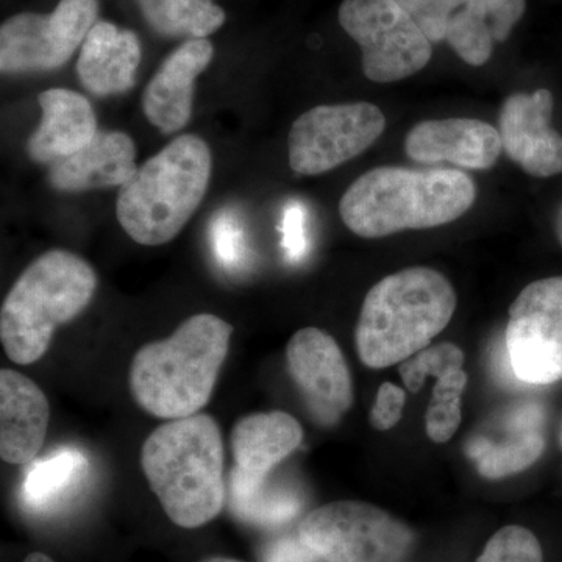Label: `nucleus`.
<instances>
[{
    "instance_id": "nucleus-32",
    "label": "nucleus",
    "mask_w": 562,
    "mask_h": 562,
    "mask_svg": "<svg viewBox=\"0 0 562 562\" xmlns=\"http://www.w3.org/2000/svg\"><path fill=\"white\" fill-rule=\"evenodd\" d=\"M403 10L413 18V21L419 25L422 32L432 43L446 40L447 27H449V16L436 13L424 0H397Z\"/></svg>"
},
{
    "instance_id": "nucleus-33",
    "label": "nucleus",
    "mask_w": 562,
    "mask_h": 562,
    "mask_svg": "<svg viewBox=\"0 0 562 562\" xmlns=\"http://www.w3.org/2000/svg\"><path fill=\"white\" fill-rule=\"evenodd\" d=\"M265 562H322L301 536H284L269 543Z\"/></svg>"
},
{
    "instance_id": "nucleus-22",
    "label": "nucleus",
    "mask_w": 562,
    "mask_h": 562,
    "mask_svg": "<svg viewBox=\"0 0 562 562\" xmlns=\"http://www.w3.org/2000/svg\"><path fill=\"white\" fill-rule=\"evenodd\" d=\"M301 424L283 412L255 413L233 427L231 443L235 469L247 479L265 482L281 461L297 450Z\"/></svg>"
},
{
    "instance_id": "nucleus-23",
    "label": "nucleus",
    "mask_w": 562,
    "mask_h": 562,
    "mask_svg": "<svg viewBox=\"0 0 562 562\" xmlns=\"http://www.w3.org/2000/svg\"><path fill=\"white\" fill-rule=\"evenodd\" d=\"M138 5L150 27L169 38L205 40L225 22L213 0H138Z\"/></svg>"
},
{
    "instance_id": "nucleus-9",
    "label": "nucleus",
    "mask_w": 562,
    "mask_h": 562,
    "mask_svg": "<svg viewBox=\"0 0 562 562\" xmlns=\"http://www.w3.org/2000/svg\"><path fill=\"white\" fill-rule=\"evenodd\" d=\"M505 353L517 382L562 380V276L532 281L509 308Z\"/></svg>"
},
{
    "instance_id": "nucleus-31",
    "label": "nucleus",
    "mask_w": 562,
    "mask_h": 562,
    "mask_svg": "<svg viewBox=\"0 0 562 562\" xmlns=\"http://www.w3.org/2000/svg\"><path fill=\"white\" fill-rule=\"evenodd\" d=\"M406 394L402 387L383 383L376 394L371 412V424L375 430L386 431L401 422L405 408Z\"/></svg>"
},
{
    "instance_id": "nucleus-11",
    "label": "nucleus",
    "mask_w": 562,
    "mask_h": 562,
    "mask_svg": "<svg viewBox=\"0 0 562 562\" xmlns=\"http://www.w3.org/2000/svg\"><path fill=\"white\" fill-rule=\"evenodd\" d=\"M98 0H60L49 14L21 13L0 29L3 74L60 68L98 22Z\"/></svg>"
},
{
    "instance_id": "nucleus-34",
    "label": "nucleus",
    "mask_w": 562,
    "mask_h": 562,
    "mask_svg": "<svg viewBox=\"0 0 562 562\" xmlns=\"http://www.w3.org/2000/svg\"><path fill=\"white\" fill-rule=\"evenodd\" d=\"M424 2L436 13L452 18V14L457 13L458 9H462L468 0H424Z\"/></svg>"
},
{
    "instance_id": "nucleus-18",
    "label": "nucleus",
    "mask_w": 562,
    "mask_h": 562,
    "mask_svg": "<svg viewBox=\"0 0 562 562\" xmlns=\"http://www.w3.org/2000/svg\"><path fill=\"white\" fill-rule=\"evenodd\" d=\"M50 406L46 394L24 373L0 372V457L9 464H29L46 441Z\"/></svg>"
},
{
    "instance_id": "nucleus-28",
    "label": "nucleus",
    "mask_w": 562,
    "mask_h": 562,
    "mask_svg": "<svg viewBox=\"0 0 562 562\" xmlns=\"http://www.w3.org/2000/svg\"><path fill=\"white\" fill-rule=\"evenodd\" d=\"M211 246H213L216 260L228 271L241 269L247 261L246 233L241 222L232 211H222L214 216L210 227Z\"/></svg>"
},
{
    "instance_id": "nucleus-4",
    "label": "nucleus",
    "mask_w": 562,
    "mask_h": 562,
    "mask_svg": "<svg viewBox=\"0 0 562 562\" xmlns=\"http://www.w3.org/2000/svg\"><path fill=\"white\" fill-rule=\"evenodd\" d=\"M457 294L435 269H403L373 284L355 331L358 355L368 368L384 369L427 349L452 321Z\"/></svg>"
},
{
    "instance_id": "nucleus-38",
    "label": "nucleus",
    "mask_w": 562,
    "mask_h": 562,
    "mask_svg": "<svg viewBox=\"0 0 562 562\" xmlns=\"http://www.w3.org/2000/svg\"><path fill=\"white\" fill-rule=\"evenodd\" d=\"M560 442H561V447H562V427H561V432H560Z\"/></svg>"
},
{
    "instance_id": "nucleus-24",
    "label": "nucleus",
    "mask_w": 562,
    "mask_h": 562,
    "mask_svg": "<svg viewBox=\"0 0 562 562\" xmlns=\"http://www.w3.org/2000/svg\"><path fill=\"white\" fill-rule=\"evenodd\" d=\"M87 469V458L76 449H61L35 461L22 483V501L40 512L52 508L79 486Z\"/></svg>"
},
{
    "instance_id": "nucleus-21",
    "label": "nucleus",
    "mask_w": 562,
    "mask_h": 562,
    "mask_svg": "<svg viewBox=\"0 0 562 562\" xmlns=\"http://www.w3.org/2000/svg\"><path fill=\"white\" fill-rule=\"evenodd\" d=\"M139 63L138 36L111 22L98 21L81 44L77 74L88 91L105 98L131 90Z\"/></svg>"
},
{
    "instance_id": "nucleus-6",
    "label": "nucleus",
    "mask_w": 562,
    "mask_h": 562,
    "mask_svg": "<svg viewBox=\"0 0 562 562\" xmlns=\"http://www.w3.org/2000/svg\"><path fill=\"white\" fill-rule=\"evenodd\" d=\"M211 168L205 140L177 136L121 187L116 202L121 227L140 246L172 241L205 198Z\"/></svg>"
},
{
    "instance_id": "nucleus-8",
    "label": "nucleus",
    "mask_w": 562,
    "mask_h": 562,
    "mask_svg": "<svg viewBox=\"0 0 562 562\" xmlns=\"http://www.w3.org/2000/svg\"><path fill=\"white\" fill-rule=\"evenodd\" d=\"M339 24L362 50L369 80L408 79L431 60V41L397 0H344Z\"/></svg>"
},
{
    "instance_id": "nucleus-7",
    "label": "nucleus",
    "mask_w": 562,
    "mask_h": 562,
    "mask_svg": "<svg viewBox=\"0 0 562 562\" xmlns=\"http://www.w3.org/2000/svg\"><path fill=\"white\" fill-rule=\"evenodd\" d=\"M299 536L322 562H402L413 531L391 514L362 502H333L310 513Z\"/></svg>"
},
{
    "instance_id": "nucleus-15",
    "label": "nucleus",
    "mask_w": 562,
    "mask_h": 562,
    "mask_svg": "<svg viewBox=\"0 0 562 562\" xmlns=\"http://www.w3.org/2000/svg\"><path fill=\"white\" fill-rule=\"evenodd\" d=\"M209 40H188L157 70L143 94V110L154 127L172 135L191 120L195 80L213 60Z\"/></svg>"
},
{
    "instance_id": "nucleus-27",
    "label": "nucleus",
    "mask_w": 562,
    "mask_h": 562,
    "mask_svg": "<svg viewBox=\"0 0 562 562\" xmlns=\"http://www.w3.org/2000/svg\"><path fill=\"white\" fill-rule=\"evenodd\" d=\"M476 562H543L542 547L527 528L508 525L492 536Z\"/></svg>"
},
{
    "instance_id": "nucleus-19",
    "label": "nucleus",
    "mask_w": 562,
    "mask_h": 562,
    "mask_svg": "<svg viewBox=\"0 0 562 562\" xmlns=\"http://www.w3.org/2000/svg\"><path fill=\"white\" fill-rule=\"evenodd\" d=\"M41 122L29 138L33 161L55 165L83 149L98 135V120L90 101L79 92L54 88L38 98Z\"/></svg>"
},
{
    "instance_id": "nucleus-3",
    "label": "nucleus",
    "mask_w": 562,
    "mask_h": 562,
    "mask_svg": "<svg viewBox=\"0 0 562 562\" xmlns=\"http://www.w3.org/2000/svg\"><path fill=\"white\" fill-rule=\"evenodd\" d=\"M140 469L166 516L181 528H199L220 516L225 502L224 443L209 414L169 420L150 432Z\"/></svg>"
},
{
    "instance_id": "nucleus-37",
    "label": "nucleus",
    "mask_w": 562,
    "mask_h": 562,
    "mask_svg": "<svg viewBox=\"0 0 562 562\" xmlns=\"http://www.w3.org/2000/svg\"><path fill=\"white\" fill-rule=\"evenodd\" d=\"M201 562H243V561L232 560V558L213 557V558H206V560H203Z\"/></svg>"
},
{
    "instance_id": "nucleus-20",
    "label": "nucleus",
    "mask_w": 562,
    "mask_h": 562,
    "mask_svg": "<svg viewBox=\"0 0 562 562\" xmlns=\"http://www.w3.org/2000/svg\"><path fill=\"white\" fill-rule=\"evenodd\" d=\"M136 168V147L122 132H99L88 146L50 166L47 180L61 192L124 187Z\"/></svg>"
},
{
    "instance_id": "nucleus-26",
    "label": "nucleus",
    "mask_w": 562,
    "mask_h": 562,
    "mask_svg": "<svg viewBox=\"0 0 562 562\" xmlns=\"http://www.w3.org/2000/svg\"><path fill=\"white\" fill-rule=\"evenodd\" d=\"M446 40L462 60L471 66L486 65L495 41L490 27L465 7L450 18Z\"/></svg>"
},
{
    "instance_id": "nucleus-2",
    "label": "nucleus",
    "mask_w": 562,
    "mask_h": 562,
    "mask_svg": "<svg viewBox=\"0 0 562 562\" xmlns=\"http://www.w3.org/2000/svg\"><path fill=\"white\" fill-rule=\"evenodd\" d=\"M233 327L210 313L181 322L169 338L146 344L131 364V392L157 419L194 416L209 405L231 349Z\"/></svg>"
},
{
    "instance_id": "nucleus-16",
    "label": "nucleus",
    "mask_w": 562,
    "mask_h": 562,
    "mask_svg": "<svg viewBox=\"0 0 562 562\" xmlns=\"http://www.w3.org/2000/svg\"><path fill=\"white\" fill-rule=\"evenodd\" d=\"M405 150L422 165L453 162L465 169H491L501 157V133L476 120L425 121L409 131Z\"/></svg>"
},
{
    "instance_id": "nucleus-25",
    "label": "nucleus",
    "mask_w": 562,
    "mask_h": 562,
    "mask_svg": "<svg viewBox=\"0 0 562 562\" xmlns=\"http://www.w3.org/2000/svg\"><path fill=\"white\" fill-rule=\"evenodd\" d=\"M269 480V479H268ZM255 482L233 469L231 476L232 508L236 516L258 525L288 522L301 512V498L290 487Z\"/></svg>"
},
{
    "instance_id": "nucleus-10",
    "label": "nucleus",
    "mask_w": 562,
    "mask_h": 562,
    "mask_svg": "<svg viewBox=\"0 0 562 562\" xmlns=\"http://www.w3.org/2000/svg\"><path fill=\"white\" fill-rule=\"evenodd\" d=\"M386 117L369 102L321 105L303 113L290 132V165L301 176H321L369 149Z\"/></svg>"
},
{
    "instance_id": "nucleus-14",
    "label": "nucleus",
    "mask_w": 562,
    "mask_h": 562,
    "mask_svg": "<svg viewBox=\"0 0 562 562\" xmlns=\"http://www.w3.org/2000/svg\"><path fill=\"white\" fill-rule=\"evenodd\" d=\"M462 368L464 353L452 342L427 347L401 364L403 383L413 394L424 386L427 376L438 380L425 416L427 435L432 442H449L460 428L461 395L468 384V373Z\"/></svg>"
},
{
    "instance_id": "nucleus-17",
    "label": "nucleus",
    "mask_w": 562,
    "mask_h": 562,
    "mask_svg": "<svg viewBox=\"0 0 562 562\" xmlns=\"http://www.w3.org/2000/svg\"><path fill=\"white\" fill-rule=\"evenodd\" d=\"M546 422L541 403H522L508 414L495 435H480L469 441L465 453L484 479L502 480L516 475L542 457Z\"/></svg>"
},
{
    "instance_id": "nucleus-30",
    "label": "nucleus",
    "mask_w": 562,
    "mask_h": 562,
    "mask_svg": "<svg viewBox=\"0 0 562 562\" xmlns=\"http://www.w3.org/2000/svg\"><path fill=\"white\" fill-rule=\"evenodd\" d=\"M281 247L291 262L305 260L308 254V213L301 202L292 201L284 206L281 217Z\"/></svg>"
},
{
    "instance_id": "nucleus-1",
    "label": "nucleus",
    "mask_w": 562,
    "mask_h": 562,
    "mask_svg": "<svg viewBox=\"0 0 562 562\" xmlns=\"http://www.w3.org/2000/svg\"><path fill=\"white\" fill-rule=\"evenodd\" d=\"M475 198V183L458 169L382 166L350 184L339 214L355 235L376 239L450 224L472 209Z\"/></svg>"
},
{
    "instance_id": "nucleus-12",
    "label": "nucleus",
    "mask_w": 562,
    "mask_h": 562,
    "mask_svg": "<svg viewBox=\"0 0 562 562\" xmlns=\"http://www.w3.org/2000/svg\"><path fill=\"white\" fill-rule=\"evenodd\" d=\"M286 366L314 419L338 424L353 403V383L335 338L316 327L302 328L288 342Z\"/></svg>"
},
{
    "instance_id": "nucleus-29",
    "label": "nucleus",
    "mask_w": 562,
    "mask_h": 562,
    "mask_svg": "<svg viewBox=\"0 0 562 562\" xmlns=\"http://www.w3.org/2000/svg\"><path fill=\"white\" fill-rule=\"evenodd\" d=\"M464 7L490 27L495 41L503 43L522 20L527 0H468Z\"/></svg>"
},
{
    "instance_id": "nucleus-13",
    "label": "nucleus",
    "mask_w": 562,
    "mask_h": 562,
    "mask_svg": "<svg viewBox=\"0 0 562 562\" xmlns=\"http://www.w3.org/2000/svg\"><path fill=\"white\" fill-rule=\"evenodd\" d=\"M553 103L546 88L519 92L506 99L498 120L503 150L538 179L562 172V136L552 127Z\"/></svg>"
},
{
    "instance_id": "nucleus-5",
    "label": "nucleus",
    "mask_w": 562,
    "mask_h": 562,
    "mask_svg": "<svg viewBox=\"0 0 562 562\" xmlns=\"http://www.w3.org/2000/svg\"><path fill=\"white\" fill-rule=\"evenodd\" d=\"M98 276L72 251L54 249L31 262L0 310V341L7 357L27 366L49 350L54 331L90 305Z\"/></svg>"
},
{
    "instance_id": "nucleus-36",
    "label": "nucleus",
    "mask_w": 562,
    "mask_h": 562,
    "mask_svg": "<svg viewBox=\"0 0 562 562\" xmlns=\"http://www.w3.org/2000/svg\"><path fill=\"white\" fill-rule=\"evenodd\" d=\"M554 231H557L558 241H560L561 246H562V206H561V210L558 211L557 224H554Z\"/></svg>"
},
{
    "instance_id": "nucleus-35",
    "label": "nucleus",
    "mask_w": 562,
    "mask_h": 562,
    "mask_svg": "<svg viewBox=\"0 0 562 562\" xmlns=\"http://www.w3.org/2000/svg\"><path fill=\"white\" fill-rule=\"evenodd\" d=\"M24 562H54V561H52L50 558L47 557V554L35 552V553L29 554V557L25 558Z\"/></svg>"
}]
</instances>
